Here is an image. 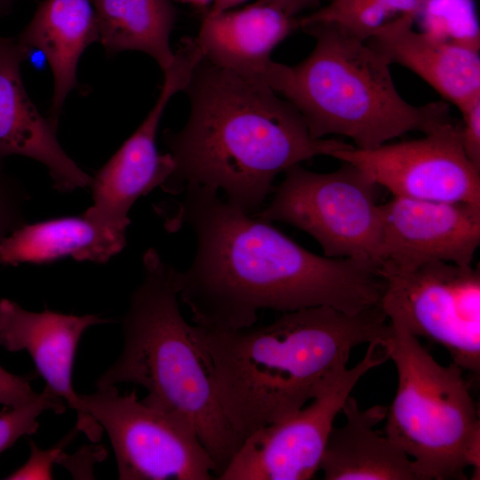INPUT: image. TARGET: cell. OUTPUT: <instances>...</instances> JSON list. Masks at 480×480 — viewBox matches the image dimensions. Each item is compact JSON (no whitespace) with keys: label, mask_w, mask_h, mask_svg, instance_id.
Returning <instances> with one entry per match:
<instances>
[{"label":"cell","mask_w":480,"mask_h":480,"mask_svg":"<svg viewBox=\"0 0 480 480\" xmlns=\"http://www.w3.org/2000/svg\"><path fill=\"white\" fill-rule=\"evenodd\" d=\"M180 194L164 210V227L188 226L196 236L189 268L174 270L179 299L195 324L236 330L252 326L262 309L328 306L356 315L380 305L377 265L313 253L212 188L188 185Z\"/></svg>","instance_id":"cell-1"},{"label":"cell","mask_w":480,"mask_h":480,"mask_svg":"<svg viewBox=\"0 0 480 480\" xmlns=\"http://www.w3.org/2000/svg\"><path fill=\"white\" fill-rule=\"evenodd\" d=\"M459 110L462 116L461 138L464 150L473 164L480 169V97Z\"/></svg>","instance_id":"cell-28"},{"label":"cell","mask_w":480,"mask_h":480,"mask_svg":"<svg viewBox=\"0 0 480 480\" xmlns=\"http://www.w3.org/2000/svg\"><path fill=\"white\" fill-rule=\"evenodd\" d=\"M28 52L17 39L0 38V160L20 155L42 163L60 192L90 188L92 177L64 151L57 127L39 113L25 90L20 64Z\"/></svg>","instance_id":"cell-15"},{"label":"cell","mask_w":480,"mask_h":480,"mask_svg":"<svg viewBox=\"0 0 480 480\" xmlns=\"http://www.w3.org/2000/svg\"><path fill=\"white\" fill-rule=\"evenodd\" d=\"M388 407L361 409L351 395L341 412L346 420L332 428L319 469L325 480H418L405 452L374 427L386 418Z\"/></svg>","instance_id":"cell-18"},{"label":"cell","mask_w":480,"mask_h":480,"mask_svg":"<svg viewBox=\"0 0 480 480\" xmlns=\"http://www.w3.org/2000/svg\"><path fill=\"white\" fill-rule=\"evenodd\" d=\"M142 264L143 278L123 319V350L96 380V388L143 387L148 391L143 404L195 429L218 467V476L242 440L223 413L195 325L181 315L175 268L154 248L144 253Z\"/></svg>","instance_id":"cell-4"},{"label":"cell","mask_w":480,"mask_h":480,"mask_svg":"<svg viewBox=\"0 0 480 480\" xmlns=\"http://www.w3.org/2000/svg\"><path fill=\"white\" fill-rule=\"evenodd\" d=\"M28 52L39 50L53 77L49 121L57 127L68 93L76 85V68L82 53L99 41V28L91 0H44L17 38Z\"/></svg>","instance_id":"cell-19"},{"label":"cell","mask_w":480,"mask_h":480,"mask_svg":"<svg viewBox=\"0 0 480 480\" xmlns=\"http://www.w3.org/2000/svg\"><path fill=\"white\" fill-rule=\"evenodd\" d=\"M332 156L356 166L393 196L480 205V169L464 150L461 123L452 118L420 139L370 149L351 146Z\"/></svg>","instance_id":"cell-11"},{"label":"cell","mask_w":480,"mask_h":480,"mask_svg":"<svg viewBox=\"0 0 480 480\" xmlns=\"http://www.w3.org/2000/svg\"><path fill=\"white\" fill-rule=\"evenodd\" d=\"M14 0H0V15L8 12Z\"/></svg>","instance_id":"cell-32"},{"label":"cell","mask_w":480,"mask_h":480,"mask_svg":"<svg viewBox=\"0 0 480 480\" xmlns=\"http://www.w3.org/2000/svg\"><path fill=\"white\" fill-rule=\"evenodd\" d=\"M302 12L295 0H256L238 10L204 12L195 38L210 62L264 79L271 52L299 28Z\"/></svg>","instance_id":"cell-16"},{"label":"cell","mask_w":480,"mask_h":480,"mask_svg":"<svg viewBox=\"0 0 480 480\" xmlns=\"http://www.w3.org/2000/svg\"><path fill=\"white\" fill-rule=\"evenodd\" d=\"M79 432L75 427L60 442L48 450H42L33 441H29L30 455L28 460L19 468L14 470L5 479L27 480V479H52V467L59 464L63 447L67 445Z\"/></svg>","instance_id":"cell-25"},{"label":"cell","mask_w":480,"mask_h":480,"mask_svg":"<svg viewBox=\"0 0 480 480\" xmlns=\"http://www.w3.org/2000/svg\"><path fill=\"white\" fill-rule=\"evenodd\" d=\"M388 360L384 346L368 344L363 359L343 370L296 413L244 439L220 480H308L319 464L336 416L357 382Z\"/></svg>","instance_id":"cell-10"},{"label":"cell","mask_w":480,"mask_h":480,"mask_svg":"<svg viewBox=\"0 0 480 480\" xmlns=\"http://www.w3.org/2000/svg\"><path fill=\"white\" fill-rule=\"evenodd\" d=\"M202 54L189 41L180 42L156 104L136 131L92 177V205L83 214L89 221L125 245L128 213L134 203L162 187L174 169L168 152L157 151L158 125L170 100L183 91Z\"/></svg>","instance_id":"cell-12"},{"label":"cell","mask_w":480,"mask_h":480,"mask_svg":"<svg viewBox=\"0 0 480 480\" xmlns=\"http://www.w3.org/2000/svg\"><path fill=\"white\" fill-rule=\"evenodd\" d=\"M245 1L247 0H214L210 9L205 12L212 14L221 12L227 10L233 9L238 4L244 3Z\"/></svg>","instance_id":"cell-29"},{"label":"cell","mask_w":480,"mask_h":480,"mask_svg":"<svg viewBox=\"0 0 480 480\" xmlns=\"http://www.w3.org/2000/svg\"><path fill=\"white\" fill-rule=\"evenodd\" d=\"M414 18L401 15L367 41L389 64L414 72L459 109L480 97L479 52L413 28Z\"/></svg>","instance_id":"cell-17"},{"label":"cell","mask_w":480,"mask_h":480,"mask_svg":"<svg viewBox=\"0 0 480 480\" xmlns=\"http://www.w3.org/2000/svg\"><path fill=\"white\" fill-rule=\"evenodd\" d=\"M99 41L108 54L139 51L151 56L163 72L173 62L170 36L175 9L171 0H92Z\"/></svg>","instance_id":"cell-21"},{"label":"cell","mask_w":480,"mask_h":480,"mask_svg":"<svg viewBox=\"0 0 480 480\" xmlns=\"http://www.w3.org/2000/svg\"><path fill=\"white\" fill-rule=\"evenodd\" d=\"M176 2L191 5L195 8L204 10V12L210 9L214 0H174Z\"/></svg>","instance_id":"cell-30"},{"label":"cell","mask_w":480,"mask_h":480,"mask_svg":"<svg viewBox=\"0 0 480 480\" xmlns=\"http://www.w3.org/2000/svg\"><path fill=\"white\" fill-rule=\"evenodd\" d=\"M39 400L20 406H4L0 412V453L10 448L20 437L35 434L39 423L37 418L44 411L61 414L66 411V403L49 390L43 389Z\"/></svg>","instance_id":"cell-24"},{"label":"cell","mask_w":480,"mask_h":480,"mask_svg":"<svg viewBox=\"0 0 480 480\" xmlns=\"http://www.w3.org/2000/svg\"><path fill=\"white\" fill-rule=\"evenodd\" d=\"M377 185L356 166L317 173L300 164L284 172L268 206L252 216L290 224L310 235L324 256L378 266L380 209Z\"/></svg>","instance_id":"cell-7"},{"label":"cell","mask_w":480,"mask_h":480,"mask_svg":"<svg viewBox=\"0 0 480 480\" xmlns=\"http://www.w3.org/2000/svg\"><path fill=\"white\" fill-rule=\"evenodd\" d=\"M112 444L120 480H210L218 467L195 429L116 386L80 395Z\"/></svg>","instance_id":"cell-9"},{"label":"cell","mask_w":480,"mask_h":480,"mask_svg":"<svg viewBox=\"0 0 480 480\" xmlns=\"http://www.w3.org/2000/svg\"><path fill=\"white\" fill-rule=\"evenodd\" d=\"M34 375H16L0 365V404L4 406H20L42 398L30 384Z\"/></svg>","instance_id":"cell-27"},{"label":"cell","mask_w":480,"mask_h":480,"mask_svg":"<svg viewBox=\"0 0 480 480\" xmlns=\"http://www.w3.org/2000/svg\"><path fill=\"white\" fill-rule=\"evenodd\" d=\"M195 330L223 413L243 442L304 407L347 368L354 348L383 345L391 326L380 305L356 315L318 306L255 328Z\"/></svg>","instance_id":"cell-3"},{"label":"cell","mask_w":480,"mask_h":480,"mask_svg":"<svg viewBox=\"0 0 480 480\" xmlns=\"http://www.w3.org/2000/svg\"><path fill=\"white\" fill-rule=\"evenodd\" d=\"M183 91L189 100L188 121L180 131L164 134L174 169L161 188L172 195L188 185L206 187L253 215L279 173L352 146L314 138L297 109L264 79L204 57Z\"/></svg>","instance_id":"cell-2"},{"label":"cell","mask_w":480,"mask_h":480,"mask_svg":"<svg viewBox=\"0 0 480 480\" xmlns=\"http://www.w3.org/2000/svg\"><path fill=\"white\" fill-rule=\"evenodd\" d=\"M380 209L378 267L471 265L480 244V205L393 196Z\"/></svg>","instance_id":"cell-13"},{"label":"cell","mask_w":480,"mask_h":480,"mask_svg":"<svg viewBox=\"0 0 480 480\" xmlns=\"http://www.w3.org/2000/svg\"><path fill=\"white\" fill-rule=\"evenodd\" d=\"M414 20L422 32L479 52L480 31L474 0H421Z\"/></svg>","instance_id":"cell-23"},{"label":"cell","mask_w":480,"mask_h":480,"mask_svg":"<svg viewBox=\"0 0 480 480\" xmlns=\"http://www.w3.org/2000/svg\"><path fill=\"white\" fill-rule=\"evenodd\" d=\"M384 283L380 307L416 337L442 345L452 363L480 370V273L444 261L401 270L379 266Z\"/></svg>","instance_id":"cell-8"},{"label":"cell","mask_w":480,"mask_h":480,"mask_svg":"<svg viewBox=\"0 0 480 480\" xmlns=\"http://www.w3.org/2000/svg\"><path fill=\"white\" fill-rule=\"evenodd\" d=\"M300 6L305 11L307 9H314L324 0H295Z\"/></svg>","instance_id":"cell-31"},{"label":"cell","mask_w":480,"mask_h":480,"mask_svg":"<svg viewBox=\"0 0 480 480\" xmlns=\"http://www.w3.org/2000/svg\"><path fill=\"white\" fill-rule=\"evenodd\" d=\"M26 198L25 192L0 169V243L26 223L22 214Z\"/></svg>","instance_id":"cell-26"},{"label":"cell","mask_w":480,"mask_h":480,"mask_svg":"<svg viewBox=\"0 0 480 480\" xmlns=\"http://www.w3.org/2000/svg\"><path fill=\"white\" fill-rule=\"evenodd\" d=\"M97 315H66L44 308L33 312L9 299L0 300V346L10 352L27 351L45 387L76 412V428L90 441L100 440L103 429L84 410L72 384L78 343L89 327L108 323Z\"/></svg>","instance_id":"cell-14"},{"label":"cell","mask_w":480,"mask_h":480,"mask_svg":"<svg viewBox=\"0 0 480 480\" xmlns=\"http://www.w3.org/2000/svg\"><path fill=\"white\" fill-rule=\"evenodd\" d=\"M420 4L421 0H330L326 5L300 17L299 28L328 24L365 42L398 16L415 18Z\"/></svg>","instance_id":"cell-22"},{"label":"cell","mask_w":480,"mask_h":480,"mask_svg":"<svg viewBox=\"0 0 480 480\" xmlns=\"http://www.w3.org/2000/svg\"><path fill=\"white\" fill-rule=\"evenodd\" d=\"M383 343L396 366L397 388L385 434L412 461L418 480L467 479L479 473L480 420L456 364H439L399 320Z\"/></svg>","instance_id":"cell-6"},{"label":"cell","mask_w":480,"mask_h":480,"mask_svg":"<svg viewBox=\"0 0 480 480\" xmlns=\"http://www.w3.org/2000/svg\"><path fill=\"white\" fill-rule=\"evenodd\" d=\"M125 245L84 215L23 224L0 243V264H43L71 257L107 262Z\"/></svg>","instance_id":"cell-20"},{"label":"cell","mask_w":480,"mask_h":480,"mask_svg":"<svg viewBox=\"0 0 480 480\" xmlns=\"http://www.w3.org/2000/svg\"><path fill=\"white\" fill-rule=\"evenodd\" d=\"M302 29L316 39L310 54L294 66L272 60L264 80L297 109L314 138L343 135L370 149L451 118L446 103L405 101L390 64L366 42L328 24Z\"/></svg>","instance_id":"cell-5"}]
</instances>
